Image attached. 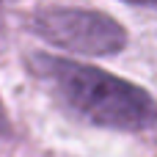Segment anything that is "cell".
Listing matches in <instances>:
<instances>
[{"mask_svg": "<svg viewBox=\"0 0 157 157\" xmlns=\"http://www.w3.org/2000/svg\"><path fill=\"white\" fill-rule=\"evenodd\" d=\"M28 66L61 108L88 124L124 132H141L155 124L152 94L119 75L47 52H33Z\"/></svg>", "mask_w": 157, "mask_h": 157, "instance_id": "obj_1", "label": "cell"}, {"mask_svg": "<svg viewBox=\"0 0 157 157\" xmlns=\"http://www.w3.org/2000/svg\"><path fill=\"white\" fill-rule=\"evenodd\" d=\"M30 30L47 44L83 55H113L127 44V30L113 17L72 6L39 8L30 19Z\"/></svg>", "mask_w": 157, "mask_h": 157, "instance_id": "obj_2", "label": "cell"}, {"mask_svg": "<svg viewBox=\"0 0 157 157\" xmlns=\"http://www.w3.org/2000/svg\"><path fill=\"white\" fill-rule=\"evenodd\" d=\"M124 3H135V6H152L155 0H124Z\"/></svg>", "mask_w": 157, "mask_h": 157, "instance_id": "obj_3", "label": "cell"}, {"mask_svg": "<svg viewBox=\"0 0 157 157\" xmlns=\"http://www.w3.org/2000/svg\"><path fill=\"white\" fill-rule=\"evenodd\" d=\"M3 127H6V121H3V110H0V130H3Z\"/></svg>", "mask_w": 157, "mask_h": 157, "instance_id": "obj_4", "label": "cell"}]
</instances>
